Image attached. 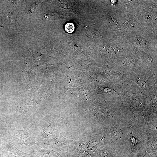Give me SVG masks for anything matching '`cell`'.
I'll use <instances>...</instances> for the list:
<instances>
[{
    "mask_svg": "<svg viewBox=\"0 0 157 157\" xmlns=\"http://www.w3.org/2000/svg\"><path fill=\"white\" fill-rule=\"evenodd\" d=\"M75 26L72 23H68L65 25V30L68 33H72L75 30Z\"/></svg>",
    "mask_w": 157,
    "mask_h": 157,
    "instance_id": "6da1fadb",
    "label": "cell"
}]
</instances>
